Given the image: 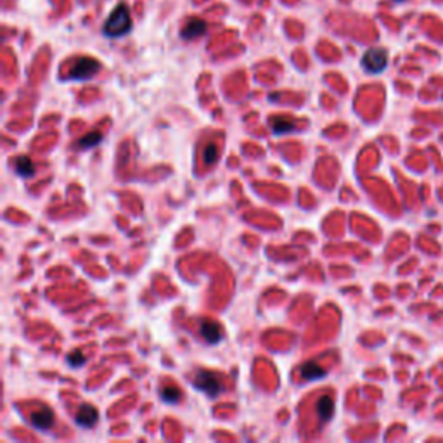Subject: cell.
I'll return each instance as SVG.
<instances>
[{"label":"cell","instance_id":"6da1fadb","mask_svg":"<svg viewBox=\"0 0 443 443\" xmlns=\"http://www.w3.org/2000/svg\"><path fill=\"white\" fill-rule=\"evenodd\" d=\"M130 30H132L130 11L125 4H120V6L109 14L108 21L104 23L102 33L109 36V38H120V36L129 33Z\"/></svg>","mask_w":443,"mask_h":443},{"label":"cell","instance_id":"7a4b0ae2","mask_svg":"<svg viewBox=\"0 0 443 443\" xmlns=\"http://www.w3.org/2000/svg\"><path fill=\"white\" fill-rule=\"evenodd\" d=\"M193 385L194 388H198L199 391H203L204 395L212 396V398L218 396L220 391L223 390L222 379L218 377V374L209 372V371H198V374H196L193 379Z\"/></svg>","mask_w":443,"mask_h":443},{"label":"cell","instance_id":"3957f363","mask_svg":"<svg viewBox=\"0 0 443 443\" xmlns=\"http://www.w3.org/2000/svg\"><path fill=\"white\" fill-rule=\"evenodd\" d=\"M99 70H100V65L95 61V59L80 57L71 65L70 73H68V78L70 80H89V78H92Z\"/></svg>","mask_w":443,"mask_h":443},{"label":"cell","instance_id":"277c9868","mask_svg":"<svg viewBox=\"0 0 443 443\" xmlns=\"http://www.w3.org/2000/svg\"><path fill=\"white\" fill-rule=\"evenodd\" d=\"M388 65V52L385 49H369L362 57V66L369 73H381Z\"/></svg>","mask_w":443,"mask_h":443},{"label":"cell","instance_id":"5b68a950","mask_svg":"<svg viewBox=\"0 0 443 443\" xmlns=\"http://www.w3.org/2000/svg\"><path fill=\"white\" fill-rule=\"evenodd\" d=\"M30 423H31V426H35L36 429L47 431V429L52 428V424H54V414H52V410H50L49 407H45V405H42V407H40L38 410L31 412Z\"/></svg>","mask_w":443,"mask_h":443},{"label":"cell","instance_id":"8992f818","mask_svg":"<svg viewBox=\"0 0 443 443\" xmlns=\"http://www.w3.org/2000/svg\"><path fill=\"white\" fill-rule=\"evenodd\" d=\"M97 417H99L97 409H95L94 405H90V404H83L78 409V412H76L75 421L81 428H92L94 424L97 423Z\"/></svg>","mask_w":443,"mask_h":443},{"label":"cell","instance_id":"52a82bcc","mask_svg":"<svg viewBox=\"0 0 443 443\" xmlns=\"http://www.w3.org/2000/svg\"><path fill=\"white\" fill-rule=\"evenodd\" d=\"M199 332H201V336L204 337V341H208L209 345H215L222 340V327L218 326V322L209 321V319L201 322Z\"/></svg>","mask_w":443,"mask_h":443},{"label":"cell","instance_id":"ba28073f","mask_svg":"<svg viewBox=\"0 0 443 443\" xmlns=\"http://www.w3.org/2000/svg\"><path fill=\"white\" fill-rule=\"evenodd\" d=\"M14 170L23 179H31L35 175V164L28 156H17L14 161Z\"/></svg>","mask_w":443,"mask_h":443},{"label":"cell","instance_id":"9c48e42d","mask_svg":"<svg viewBox=\"0 0 443 443\" xmlns=\"http://www.w3.org/2000/svg\"><path fill=\"white\" fill-rule=\"evenodd\" d=\"M332 410H334V402L329 395H324L317 404V414L321 417L322 423H327L332 415Z\"/></svg>","mask_w":443,"mask_h":443},{"label":"cell","instance_id":"30bf717a","mask_svg":"<svg viewBox=\"0 0 443 443\" xmlns=\"http://www.w3.org/2000/svg\"><path fill=\"white\" fill-rule=\"evenodd\" d=\"M204 30H206V25L201 19H194L185 25V28L182 30V36H184L185 40H191V38H196V36H201L204 33Z\"/></svg>","mask_w":443,"mask_h":443},{"label":"cell","instance_id":"8fae6325","mask_svg":"<svg viewBox=\"0 0 443 443\" xmlns=\"http://www.w3.org/2000/svg\"><path fill=\"white\" fill-rule=\"evenodd\" d=\"M301 376H303V379H307V381H315V379L326 376V371L322 367H319V364L308 362L301 367Z\"/></svg>","mask_w":443,"mask_h":443},{"label":"cell","instance_id":"7c38bea8","mask_svg":"<svg viewBox=\"0 0 443 443\" xmlns=\"http://www.w3.org/2000/svg\"><path fill=\"white\" fill-rule=\"evenodd\" d=\"M100 140H102V134H100V132H89V134H85L78 142H76V147L90 149L100 144Z\"/></svg>","mask_w":443,"mask_h":443},{"label":"cell","instance_id":"4fadbf2b","mask_svg":"<svg viewBox=\"0 0 443 443\" xmlns=\"http://www.w3.org/2000/svg\"><path fill=\"white\" fill-rule=\"evenodd\" d=\"M293 129H294V123H293L291 118L281 116V118H276V120L272 121V132H273V134H277V135L287 134V132H291Z\"/></svg>","mask_w":443,"mask_h":443},{"label":"cell","instance_id":"5bb4252c","mask_svg":"<svg viewBox=\"0 0 443 443\" xmlns=\"http://www.w3.org/2000/svg\"><path fill=\"white\" fill-rule=\"evenodd\" d=\"M218 159V147L217 144H208L206 147H204V163L208 164V166H212V164L217 163Z\"/></svg>","mask_w":443,"mask_h":443},{"label":"cell","instance_id":"9a60e30c","mask_svg":"<svg viewBox=\"0 0 443 443\" xmlns=\"http://www.w3.org/2000/svg\"><path fill=\"white\" fill-rule=\"evenodd\" d=\"M161 398H163V402H168V404H175V402L180 398V391L177 390V388H173V386L163 388V390H161Z\"/></svg>","mask_w":443,"mask_h":443},{"label":"cell","instance_id":"2e32d148","mask_svg":"<svg viewBox=\"0 0 443 443\" xmlns=\"http://www.w3.org/2000/svg\"><path fill=\"white\" fill-rule=\"evenodd\" d=\"M68 364H70L71 367L78 369V367H81V365L85 364V355L81 353L80 350H75V351H71V353L68 355Z\"/></svg>","mask_w":443,"mask_h":443}]
</instances>
